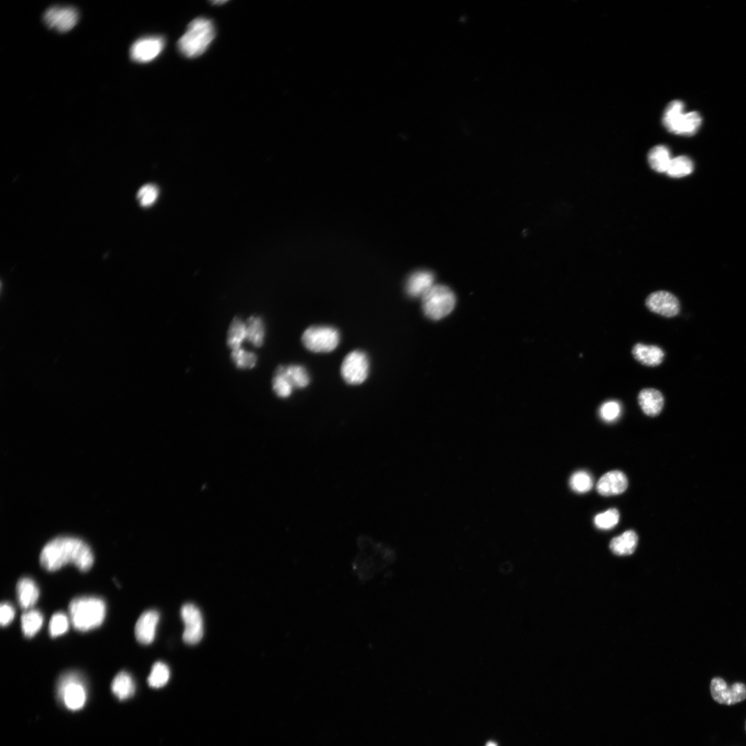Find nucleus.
I'll return each instance as SVG.
<instances>
[{
    "label": "nucleus",
    "mask_w": 746,
    "mask_h": 746,
    "mask_svg": "<svg viewBox=\"0 0 746 746\" xmlns=\"http://www.w3.org/2000/svg\"><path fill=\"white\" fill-rule=\"evenodd\" d=\"M40 562L48 571H56L72 564L80 571L87 572L94 565V556L91 547L83 540L59 536L45 545L41 553Z\"/></svg>",
    "instance_id": "obj_1"
},
{
    "label": "nucleus",
    "mask_w": 746,
    "mask_h": 746,
    "mask_svg": "<svg viewBox=\"0 0 746 746\" xmlns=\"http://www.w3.org/2000/svg\"><path fill=\"white\" fill-rule=\"evenodd\" d=\"M69 612L74 628L80 632H87L102 624L106 616V605L97 597L83 596L70 603Z\"/></svg>",
    "instance_id": "obj_2"
},
{
    "label": "nucleus",
    "mask_w": 746,
    "mask_h": 746,
    "mask_svg": "<svg viewBox=\"0 0 746 746\" xmlns=\"http://www.w3.org/2000/svg\"><path fill=\"white\" fill-rule=\"evenodd\" d=\"M215 36L213 23L205 18H198L188 25L186 32L178 42V49L187 58L199 57L208 50Z\"/></svg>",
    "instance_id": "obj_3"
},
{
    "label": "nucleus",
    "mask_w": 746,
    "mask_h": 746,
    "mask_svg": "<svg viewBox=\"0 0 746 746\" xmlns=\"http://www.w3.org/2000/svg\"><path fill=\"white\" fill-rule=\"evenodd\" d=\"M457 298L454 292L443 285H432L422 296V309L430 320L437 321L454 309Z\"/></svg>",
    "instance_id": "obj_4"
},
{
    "label": "nucleus",
    "mask_w": 746,
    "mask_h": 746,
    "mask_svg": "<svg viewBox=\"0 0 746 746\" xmlns=\"http://www.w3.org/2000/svg\"><path fill=\"white\" fill-rule=\"evenodd\" d=\"M684 105L680 100L671 102L663 113V123L671 133L682 135H692L701 124V116L695 111L685 113Z\"/></svg>",
    "instance_id": "obj_5"
},
{
    "label": "nucleus",
    "mask_w": 746,
    "mask_h": 746,
    "mask_svg": "<svg viewBox=\"0 0 746 746\" xmlns=\"http://www.w3.org/2000/svg\"><path fill=\"white\" fill-rule=\"evenodd\" d=\"M304 346L316 353H328L335 351L340 342L339 331L331 327L316 326L307 329L302 337Z\"/></svg>",
    "instance_id": "obj_6"
},
{
    "label": "nucleus",
    "mask_w": 746,
    "mask_h": 746,
    "mask_svg": "<svg viewBox=\"0 0 746 746\" xmlns=\"http://www.w3.org/2000/svg\"><path fill=\"white\" fill-rule=\"evenodd\" d=\"M58 693L66 707L71 710H80L86 703V689L82 678L76 672H67L61 677Z\"/></svg>",
    "instance_id": "obj_7"
},
{
    "label": "nucleus",
    "mask_w": 746,
    "mask_h": 746,
    "mask_svg": "<svg viewBox=\"0 0 746 746\" xmlns=\"http://www.w3.org/2000/svg\"><path fill=\"white\" fill-rule=\"evenodd\" d=\"M369 359L367 355L361 351L349 353L341 367L343 379L351 385H359L364 382L369 377Z\"/></svg>",
    "instance_id": "obj_8"
},
{
    "label": "nucleus",
    "mask_w": 746,
    "mask_h": 746,
    "mask_svg": "<svg viewBox=\"0 0 746 746\" xmlns=\"http://www.w3.org/2000/svg\"><path fill=\"white\" fill-rule=\"evenodd\" d=\"M710 692L713 699L723 705H734L746 699V686L743 683H735L728 687L726 682L720 677H715L712 680Z\"/></svg>",
    "instance_id": "obj_9"
},
{
    "label": "nucleus",
    "mask_w": 746,
    "mask_h": 746,
    "mask_svg": "<svg viewBox=\"0 0 746 746\" xmlns=\"http://www.w3.org/2000/svg\"><path fill=\"white\" fill-rule=\"evenodd\" d=\"M182 618L185 624L183 635L184 641L188 645L199 643L204 637V621L200 611L195 605H184L181 611Z\"/></svg>",
    "instance_id": "obj_10"
},
{
    "label": "nucleus",
    "mask_w": 746,
    "mask_h": 746,
    "mask_svg": "<svg viewBox=\"0 0 746 746\" xmlns=\"http://www.w3.org/2000/svg\"><path fill=\"white\" fill-rule=\"evenodd\" d=\"M165 45V39L161 36H151L139 39L133 43L130 50L131 59L139 63L151 62L162 54Z\"/></svg>",
    "instance_id": "obj_11"
},
{
    "label": "nucleus",
    "mask_w": 746,
    "mask_h": 746,
    "mask_svg": "<svg viewBox=\"0 0 746 746\" xmlns=\"http://www.w3.org/2000/svg\"><path fill=\"white\" fill-rule=\"evenodd\" d=\"M79 20L78 12L72 7H54L44 15V22L49 28L60 33L71 31Z\"/></svg>",
    "instance_id": "obj_12"
},
{
    "label": "nucleus",
    "mask_w": 746,
    "mask_h": 746,
    "mask_svg": "<svg viewBox=\"0 0 746 746\" xmlns=\"http://www.w3.org/2000/svg\"><path fill=\"white\" fill-rule=\"evenodd\" d=\"M646 307L652 313L666 318H674L680 312L678 298L667 291H657L646 298Z\"/></svg>",
    "instance_id": "obj_13"
},
{
    "label": "nucleus",
    "mask_w": 746,
    "mask_h": 746,
    "mask_svg": "<svg viewBox=\"0 0 746 746\" xmlns=\"http://www.w3.org/2000/svg\"><path fill=\"white\" fill-rule=\"evenodd\" d=\"M160 620V613L155 611H146L140 617L135 627V638L140 644L149 645L154 641Z\"/></svg>",
    "instance_id": "obj_14"
},
{
    "label": "nucleus",
    "mask_w": 746,
    "mask_h": 746,
    "mask_svg": "<svg viewBox=\"0 0 746 746\" xmlns=\"http://www.w3.org/2000/svg\"><path fill=\"white\" fill-rule=\"evenodd\" d=\"M628 487L626 476L622 472L613 471L606 474L597 484L596 490L604 496H617L624 493Z\"/></svg>",
    "instance_id": "obj_15"
},
{
    "label": "nucleus",
    "mask_w": 746,
    "mask_h": 746,
    "mask_svg": "<svg viewBox=\"0 0 746 746\" xmlns=\"http://www.w3.org/2000/svg\"><path fill=\"white\" fill-rule=\"evenodd\" d=\"M638 401L644 413L650 417L659 415L664 406L663 395L655 388L643 389L639 394Z\"/></svg>",
    "instance_id": "obj_16"
},
{
    "label": "nucleus",
    "mask_w": 746,
    "mask_h": 746,
    "mask_svg": "<svg viewBox=\"0 0 746 746\" xmlns=\"http://www.w3.org/2000/svg\"><path fill=\"white\" fill-rule=\"evenodd\" d=\"M17 595L20 606L28 610L39 601L40 590L34 580L30 578H23L17 584Z\"/></svg>",
    "instance_id": "obj_17"
},
{
    "label": "nucleus",
    "mask_w": 746,
    "mask_h": 746,
    "mask_svg": "<svg viewBox=\"0 0 746 746\" xmlns=\"http://www.w3.org/2000/svg\"><path fill=\"white\" fill-rule=\"evenodd\" d=\"M632 353L637 361L647 366L654 367L660 365L665 357L663 351L659 347L653 345L637 344L633 347Z\"/></svg>",
    "instance_id": "obj_18"
},
{
    "label": "nucleus",
    "mask_w": 746,
    "mask_h": 746,
    "mask_svg": "<svg viewBox=\"0 0 746 746\" xmlns=\"http://www.w3.org/2000/svg\"><path fill=\"white\" fill-rule=\"evenodd\" d=\"M434 275L429 271H418L413 273L408 278L406 289L411 297L423 296L432 286Z\"/></svg>",
    "instance_id": "obj_19"
},
{
    "label": "nucleus",
    "mask_w": 746,
    "mask_h": 746,
    "mask_svg": "<svg viewBox=\"0 0 746 746\" xmlns=\"http://www.w3.org/2000/svg\"><path fill=\"white\" fill-rule=\"evenodd\" d=\"M638 540L639 538L636 532L629 530L613 538L610 547L614 553L619 556H628L635 552Z\"/></svg>",
    "instance_id": "obj_20"
},
{
    "label": "nucleus",
    "mask_w": 746,
    "mask_h": 746,
    "mask_svg": "<svg viewBox=\"0 0 746 746\" xmlns=\"http://www.w3.org/2000/svg\"><path fill=\"white\" fill-rule=\"evenodd\" d=\"M291 383L294 388H305L310 384V376L307 369L300 365L281 366L277 369Z\"/></svg>",
    "instance_id": "obj_21"
},
{
    "label": "nucleus",
    "mask_w": 746,
    "mask_h": 746,
    "mask_svg": "<svg viewBox=\"0 0 746 746\" xmlns=\"http://www.w3.org/2000/svg\"><path fill=\"white\" fill-rule=\"evenodd\" d=\"M111 691L120 701L131 697L135 692V683L131 676L126 672H120L111 683Z\"/></svg>",
    "instance_id": "obj_22"
},
{
    "label": "nucleus",
    "mask_w": 746,
    "mask_h": 746,
    "mask_svg": "<svg viewBox=\"0 0 746 746\" xmlns=\"http://www.w3.org/2000/svg\"><path fill=\"white\" fill-rule=\"evenodd\" d=\"M671 161L670 151L664 145L653 147L648 155V162L651 168L660 173L667 172Z\"/></svg>",
    "instance_id": "obj_23"
},
{
    "label": "nucleus",
    "mask_w": 746,
    "mask_h": 746,
    "mask_svg": "<svg viewBox=\"0 0 746 746\" xmlns=\"http://www.w3.org/2000/svg\"><path fill=\"white\" fill-rule=\"evenodd\" d=\"M246 324V340L256 348L264 343L265 331L263 320L259 317H250Z\"/></svg>",
    "instance_id": "obj_24"
},
{
    "label": "nucleus",
    "mask_w": 746,
    "mask_h": 746,
    "mask_svg": "<svg viewBox=\"0 0 746 746\" xmlns=\"http://www.w3.org/2000/svg\"><path fill=\"white\" fill-rule=\"evenodd\" d=\"M43 616L41 612L32 610L25 613L21 618L22 630L27 638L34 637L43 625Z\"/></svg>",
    "instance_id": "obj_25"
},
{
    "label": "nucleus",
    "mask_w": 746,
    "mask_h": 746,
    "mask_svg": "<svg viewBox=\"0 0 746 746\" xmlns=\"http://www.w3.org/2000/svg\"><path fill=\"white\" fill-rule=\"evenodd\" d=\"M246 340V324L241 319L234 318L228 333V346L232 351L241 348L243 342Z\"/></svg>",
    "instance_id": "obj_26"
},
{
    "label": "nucleus",
    "mask_w": 746,
    "mask_h": 746,
    "mask_svg": "<svg viewBox=\"0 0 746 746\" xmlns=\"http://www.w3.org/2000/svg\"><path fill=\"white\" fill-rule=\"evenodd\" d=\"M170 677L171 672L168 666L162 662H157L153 666L147 681L149 686L160 688L168 683Z\"/></svg>",
    "instance_id": "obj_27"
},
{
    "label": "nucleus",
    "mask_w": 746,
    "mask_h": 746,
    "mask_svg": "<svg viewBox=\"0 0 746 746\" xmlns=\"http://www.w3.org/2000/svg\"><path fill=\"white\" fill-rule=\"evenodd\" d=\"M694 169L692 162L681 156L672 160L666 173L671 177L681 178L690 175Z\"/></svg>",
    "instance_id": "obj_28"
},
{
    "label": "nucleus",
    "mask_w": 746,
    "mask_h": 746,
    "mask_svg": "<svg viewBox=\"0 0 746 746\" xmlns=\"http://www.w3.org/2000/svg\"><path fill=\"white\" fill-rule=\"evenodd\" d=\"M231 358L238 369H251L257 362L256 355L251 352H248L242 348L232 351Z\"/></svg>",
    "instance_id": "obj_29"
},
{
    "label": "nucleus",
    "mask_w": 746,
    "mask_h": 746,
    "mask_svg": "<svg viewBox=\"0 0 746 746\" xmlns=\"http://www.w3.org/2000/svg\"><path fill=\"white\" fill-rule=\"evenodd\" d=\"M569 485L575 492L586 493L593 487V479L587 472L580 471L573 474L570 479Z\"/></svg>",
    "instance_id": "obj_30"
},
{
    "label": "nucleus",
    "mask_w": 746,
    "mask_h": 746,
    "mask_svg": "<svg viewBox=\"0 0 746 746\" xmlns=\"http://www.w3.org/2000/svg\"><path fill=\"white\" fill-rule=\"evenodd\" d=\"M620 514L617 509H611L607 512L597 515L594 518V524L597 528L609 530L614 528L619 522Z\"/></svg>",
    "instance_id": "obj_31"
},
{
    "label": "nucleus",
    "mask_w": 746,
    "mask_h": 746,
    "mask_svg": "<svg viewBox=\"0 0 746 746\" xmlns=\"http://www.w3.org/2000/svg\"><path fill=\"white\" fill-rule=\"evenodd\" d=\"M160 195L159 188L154 184H146L138 192L137 199L143 208H149L155 204Z\"/></svg>",
    "instance_id": "obj_32"
},
{
    "label": "nucleus",
    "mask_w": 746,
    "mask_h": 746,
    "mask_svg": "<svg viewBox=\"0 0 746 746\" xmlns=\"http://www.w3.org/2000/svg\"><path fill=\"white\" fill-rule=\"evenodd\" d=\"M272 388L276 395L281 398L289 397L294 390V387L286 377L277 370L272 380Z\"/></svg>",
    "instance_id": "obj_33"
},
{
    "label": "nucleus",
    "mask_w": 746,
    "mask_h": 746,
    "mask_svg": "<svg viewBox=\"0 0 746 746\" xmlns=\"http://www.w3.org/2000/svg\"><path fill=\"white\" fill-rule=\"evenodd\" d=\"M69 626L68 617L62 613L55 614L50 624V633L52 637L56 638L65 634Z\"/></svg>",
    "instance_id": "obj_34"
},
{
    "label": "nucleus",
    "mask_w": 746,
    "mask_h": 746,
    "mask_svg": "<svg viewBox=\"0 0 746 746\" xmlns=\"http://www.w3.org/2000/svg\"><path fill=\"white\" fill-rule=\"evenodd\" d=\"M622 407L616 401H609L602 405L600 408L602 418L608 422L617 419L621 414Z\"/></svg>",
    "instance_id": "obj_35"
},
{
    "label": "nucleus",
    "mask_w": 746,
    "mask_h": 746,
    "mask_svg": "<svg viewBox=\"0 0 746 746\" xmlns=\"http://www.w3.org/2000/svg\"><path fill=\"white\" fill-rule=\"evenodd\" d=\"M15 610L9 603H3L0 606V624L3 627L9 626L14 619Z\"/></svg>",
    "instance_id": "obj_36"
},
{
    "label": "nucleus",
    "mask_w": 746,
    "mask_h": 746,
    "mask_svg": "<svg viewBox=\"0 0 746 746\" xmlns=\"http://www.w3.org/2000/svg\"><path fill=\"white\" fill-rule=\"evenodd\" d=\"M487 746H497V745H496V744L495 743H494V742H489V743H488L487 744Z\"/></svg>",
    "instance_id": "obj_37"
},
{
    "label": "nucleus",
    "mask_w": 746,
    "mask_h": 746,
    "mask_svg": "<svg viewBox=\"0 0 746 746\" xmlns=\"http://www.w3.org/2000/svg\"><path fill=\"white\" fill-rule=\"evenodd\" d=\"M745 729H746V725H745Z\"/></svg>",
    "instance_id": "obj_38"
}]
</instances>
